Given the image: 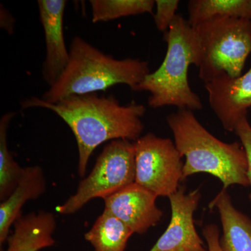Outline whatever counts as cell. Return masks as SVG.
Returning <instances> with one entry per match:
<instances>
[{
	"label": "cell",
	"mask_w": 251,
	"mask_h": 251,
	"mask_svg": "<svg viewBox=\"0 0 251 251\" xmlns=\"http://www.w3.org/2000/svg\"><path fill=\"white\" fill-rule=\"evenodd\" d=\"M188 21L192 27L214 17L251 21V0H190Z\"/></svg>",
	"instance_id": "obj_16"
},
{
	"label": "cell",
	"mask_w": 251,
	"mask_h": 251,
	"mask_svg": "<svg viewBox=\"0 0 251 251\" xmlns=\"http://www.w3.org/2000/svg\"><path fill=\"white\" fill-rule=\"evenodd\" d=\"M167 122L174 135L176 148L181 156L186 157L183 180L204 173L219 179L224 189L234 184L250 186L247 157L242 145L221 141L188 109H178L170 114Z\"/></svg>",
	"instance_id": "obj_3"
},
{
	"label": "cell",
	"mask_w": 251,
	"mask_h": 251,
	"mask_svg": "<svg viewBox=\"0 0 251 251\" xmlns=\"http://www.w3.org/2000/svg\"><path fill=\"white\" fill-rule=\"evenodd\" d=\"M39 16L44 28L46 58L42 68L43 78L50 86L62 75L69 60L64 40V16L65 0H39Z\"/></svg>",
	"instance_id": "obj_11"
},
{
	"label": "cell",
	"mask_w": 251,
	"mask_h": 251,
	"mask_svg": "<svg viewBox=\"0 0 251 251\" xmlns=\"http://www.w3.org/2000/svg\"><path fill=\"white\" fill-rule=\"evenodd\" d=\"M56 227L55 217L51 213L40 211L21 215L14 223V232L8 237L5 251H39L52 247Z\"/></svg>",
	"instance_id": "obj_13"
},
{
	"label": "cell",
	"mask_w": 251,
	"mask_h": 251,
	"mask_svg": "<svg viewBox=\"0 0 251 251\" xmlns=\"http://www.w3.org/2000/svg\"><path fill=\"white\" fill-rule=\"evenodd\" d=\"M168 198L171 222L150 251H208L198 235L193 219L201 198L199 188L186 193L184 187L179 188Z\"/></svg>",
	"instance_id": "obj_8"
},
{
	"label": "cell",
	"mask_w": 251,
	"mask_h": 251,
	"mask_svg": "<svg viewBox=\"0 0 251 251\" xmlns=\"http://www.w3.org/2000/svg\"><path fill=\"white\" fill-rule=\"evenodd\" d=\"M202 233L207 243L208 251H223L220 245L219 229L216 225H206Z\"/></svg>",
	"instance_id": "obj_21"
},
{
	"label": "cell",
	"mask_w": 251,
	"mask_h": 251,
	"mask_svg": "<svg viewBox=\"0 0 251 251\" xmlns=\"http://www.w3.org/2000/svg\"><path fill=\"white\" fill-rule=\"evenodd\" d=\"M156 11L153 15L155 25L158 31L166 33L176 16L179 7L178 0H156Z\"/></svg>",
	"instance_id": "obj_19"
},
{
	"label": "cell",
	"mask_w": 251,
	"mask_h": 251,
	"mask_svg": "<svg viewBox=\"0 0 251 251\" xmlns=\"http://www.w3.org/2000/svg\"><path fill=\"white\" fill-rule=\"evenodd\" d=\"M133 234L126 225L104 209L92 228L85 233V238L95 251H125Z\"/></svg>",
	"instance_id": "obj_15"
},
{
	"label": "cell",
	"mask_w": 251,
	"mask_h": 251,
	"mask_svg": "<svg viewBox=\"0 0 251 251\" xmlns=\"http://www.w3.org/2000/svg\"><path fill=\"white\" fill-rule=\"evenodd\" d=\"M133 142L112 140L100 153L90 174L80 181L75 194L57 208L59 214H74L95 198H105L135 183Z\"/></svg>",
	"instance_id": "obj_6"
},
{
	"label": "cell",
	"mask_w": 251,
	"mask_h": 251,
	"mask_svg": "<svg viewBox=\"0 0 251 251\" xmlns=\"http://www.w3.org/2000/svg\"><path fill=\"white\" fill-rule=\"evenodd\" d=\"M163 36L168 45L164 60L135 87V92H149L148 105L153 109L175 106L191 111L201 110V99L188 82L189 67L194 64L198 67L201 57L194 28L188 20L176 14Z\"/></svg>",
	"instance_id": "obj_4"
},
{
	"label": "cell",
	"mask_w": 251,
	"mask_h": 251,
	"mask_svg": "<svg viewBox=\"0 0 251 251\" xmlns=\"http://www.w3.org/2000/svg\"><path fill=\"white\" fill-rule=\"evenodd\" d=\"M46 188L45 176L40 166L23 168L14 192L0 204V245L7 241L10 227L21 216L23 205L27 201L38 199Z\"/></svg>",
	"instance_id": "obj_12"
},
{
	"label": "cell",
	"mask_w": 251,
	"mask_h": 251,
	"mask_svg": "<svg viewBox=\"0 0 251 251\" xmlns=\"http://www.w3.org/2000/svg\"><path fill=\"white\" fill-rule=\"evenodd\" d=\"M193 27L201 49L200 78L206 83L221 74L241 76L251 53V20L219 16Z\"/></svg>",
	"instance_id": "obj_5"
},
{
	"label": "cell",
	"mask_w": 251,
	"mask_h": 251,
	"mask_svg": "<svg viewBox=\"0 0 251 251\" xmlns=\"http://www.w3.org/2000/svg\"><path fill=\"white\" fill-rule=\"evenodd\" d=\"M21 106L47 109L67 123L76 140L81 177L85 176L91 155L99 145L110 140L134 142L140 138L144 130L142 117L146 112L143 104L133 101L122 105L113 96L97 93L72 96L54 103L31 97L23 100Z\"/></svg>",
	"instance_id": "obj_1"
},
{
	"label": "cell",
	"mask_w": 251,
	"mask_h": 251,
	"mask_svg": "<svg viewBox=\"0 0 251 251\" xmlns=\"http://www.w3.org/2000/svg\"><path fill=\"white\" fill-rule=\"evenodd\" d=\"M157 196L133 183L104 199L105 209L126 225L133 233L145 234L163 217L157 207Z\"/></svg>",
	"instance_id": "obj_10"
},
{
	"label": "cell",
	"mask_w": 251,
	"mask_h": 251,
	"mask_svg": "<svg viewBox=\"0 0 251 251\" xmlns=\"http://www.w3.org/2000/svg\"><path fill=\"white\" fill-rule=\"evenodd\" d=\"M150 73L147 61L114 58L80 36H75L69 49L67 67L41 99L54 103L72 96L105 91L119 84L128 85L134 91Z\"/></svg>",
	"instance_id": "obj_2"
},
{
	"label": "cell",
	"mask_w": 251,
	"mask_h": 251,
	"mask_svg": "<svg viewBox=\"0 0 251 251\" xmlns=\"http://www.w3.org/2000/svg\"><path fill=\"white\" fill-rule=\"evenodd\" d=\"M234 133L239 137L244 149L248 160V176L251 187V126L247 120V116L243 117L236 125ZM251 202V192L250 194Z\"/></svg>",
	"instance_id": "obj_20"
},
{
	"label": "cell",
	"mask_w": 251,
	"mask_h": 251,
	"mask_svg": "<svg viewBox=\"0 0 251 251\" xmlns=\"http://www.w3.org/2000/svg\"><path fill=\"white\" fill-rule=\"evenodd\" d=\"M135 184L151 191L157 197H169L179 189L183 180L181 156L170 138L152 133L133 142Z\"/></svg>",
	"instance_id": "obj_7"
},
{
	"label": "cell",
	"mask_w": 251,
	"mask_h": 251,
	"mask_svg": "<svg viewBox=\"0 0 251 251\" xmlns=\"http://www.w3.org/2000/svg\"><path fill=\"white\" fill-rule=\"evenodd\" d=\"M209 105L223 126L234 132L237 122L251 108V67L237 77L221 74L204 83Z\"/></svg>",
	"instance_id": "obj_9"
},
{
	"label": "cell",
	"mask_w": 251,
	"mask_h": 251,
	"mask_svg": "<svg viewBox=\"0 0 251 251\" xmlns=\"http://www.w3.org/2000/svg\"><path fill=\"white\" fill-rule=\"evenodd\" d=\"M92 23L108 22L127 16L152 14L153 0H90Z\"/></svg>",
	"instance_id": "obj_18"
},
{
	"label": "cell",
	"mask_w": 251,
	"mask_h": 251,
	"mask_svg": "<svg viewBox=\"0 0 251 251\" xmlns=\"http://www.w3.org/2000/svg\"><path fill=\"white\" fill-rule=\"evenodd\" d=\"M209 206L219 211L223 226L220 238L223 251H251V219L234 207L227 190L223 188Z\"/></svg>",
	"instance_id": "obj_14"
},
{
	"label": "cell",
	"mask_w": 251,
	"mask_h": 251,
	"mask_svg": "<svg viewBox=\"0 0 251 251\" xmlns=\"http://www.w3.org/2000/svg\"><path fill=\"white\" fill-rule=\"evenodd\" d=\"M14 112L4 114L0 120V200L4 201L14 192L23 168L16 163L7 145V131Z\"/></svg>",
	"instance_id": "obj_17"
}]
</instances>
